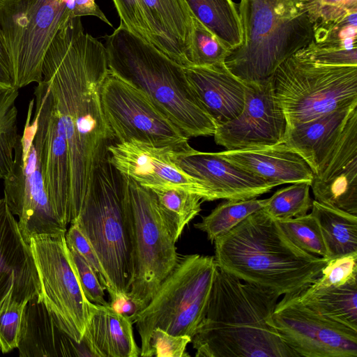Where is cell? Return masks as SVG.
<instances>
[{"label":"cell","mask_w":357,"mask_h":357,"mask_svg":"<svg viewBox=\"0 0 357 357\" xmlns=\"http://www.w3.org/2000/svg\"><path fill=\"white\" fill-rule=\"evenodd\" d=\"M109 73L105 45L70 18L50 43L42 63L46 84L67 140L70 164V223L80 211L93 172L115 142L101 102Z\"/></svg>","instance_id":"obj_1"},{"label":"cell","mask_w":357,"mask_h":357,"mask_svg":"<svg viewBox=\"0 0 357 357\" xmlns=\"http://www.w3.org/2000/svg\"><path fill=\"white\" fill-rule=\"evenodd\" d=\"M280 296L218 267L205 317L191 342L197 357H297L271 324Z\"/></svg>","instance_id":"obj_2"},{"label":"cell","mask_w":357,"mask_h":357,"mask_svg":"<svg viewBox=\"0 0 357 357\" xmlns=\"http://www.w3.org/2000/svg\"><path fill=\"white\" fill-rule=\"evenodd\" d=\"M213 243L220 269L280 296L310 285L329 260L297 247L262 209Z\"/></svg>","instance_id":"obj_3"},{"label":"cell","mask_w":357,"mask_h":357,"mask_svg":"<svg viewBox=\"0 0 357 357\" xmlns=\"http://www.w3.org/2000/svg\"><path fill=\"white\" fill-rule=\"evenodd\" d=\"M105 47L109 73L144 92L185 136H213L217 125L183 66L122 22L105 36Z\"/></svg>","instance_id":"obj_4"},{"label":"cell","mask_w":357,"mask_h":357,"mask_svg":"<svg viewBox=\"0 0 357 357\" xmlns=\"http://www.w3.org/2000/svg\"><path fill=\"white\" fill-rule=\"evenodd\" d=\"M316 0H240L243 40L225 61L245 83L270 78L288 57L314 40Z\"/></svg>","instance_id":"obj_5"},{"label":"cell","mask_w":357,"mask_h":357,"mask_svg":"<svg viewBox=\"0 0 357 357\" xmlns=\"http://www.w3.org/2000/svg\"><path fill=\"white\" fill-rule=\"evenodd\" d=\"M74 222L91 243L103 266L109 282L106 289L129 291L132 263L128 187L126 177L107 158L96 168Z\"/></svg>","instance_id":"obj_6"},{"label":"cell","mask_w":357,"mask_h":357,"mask_svg":"<svg viewBox=\"0 0 357 357\" xmlns=\"http://www.w3.org/2000/svg\"><path fill=\"white\" fill-rule=\"evenodd\" d=\"M287 128L357 104V66L317 61L301 49L271 76Z\"/></svg>","instance_id":"obj_7"},{"label":"cell","mask_w":357,"mask_h":357,"mask_svg":"<svg viewBox=\"0 0 357 357\" xmlns=\"http://www.w3.org/2000/svg\"><path fill=\"white\" fill-rule=\"evenodd\" d=\"M218 266L213 256L188 255L179 259L134 324L140 341V356L149 357L152 331L191 338L204 319Z\"/></svg>","instance_id":"obj_8"},{"label":"cell","mask_w":357,"mask_h":357,"mask_svg":"<svg viewBox=\"0 0 357 357\" xmlns=\"http://www.w3.org/2000/svg\"><path fill=\"white\" fill-rule=\"evenodd\" d=\"M75 0H0V30L11 59L15 86L42 79V63L57 31L73 17Z\"/></svg>","instance_id":"obj_9"},{"label":"cell","mask_w":357,"mask_h":357,"mask_svg":"<svg viewBox=\"0 0 357 357\" xmlns=\"http://www.w3.org/2000/svg\"><path fill=\"white\" fill-rule=\"evenodd\" d=\"M126 180L132 228V271L129 293L144 309L178 263L177 240L153 192L128 177Z\"/></svg>","instance_id":"obj_10"},{"label":"cell","mask_w":357,"mask_h":357,"mask_svg":"<svg viewBox=\"0 0 357 357\" xmlns=\"http://www.w3.org/2000/svg\"><path fill=\"white\" fill-rule=\"evenodd\" d=\"M34 101L28 107L24 128L19 135L10 170L3 180V199L24 240L33 236L66 234V225L57 215L47 194L40 148L35 140Z\"/></svg>","instance_id":"obj_11"},{"label":"cell","mask_w":357,"mask_h":357,"mask_svg":"<svg viewBox=\"0 0 357 357\" xmlns=\"http://www.w3.org/2000/svg\"><path fill=\"white\" fill-rule=\"evenodd\" d=\"M29 245L40 282V297L58 326L80 343L93 303L79 282L65 234L33 236Z\"/></svg>","instance_id":"obj_12"},{"label":"cell","mask_w":357,"mask_h":357,"mask_svg":"<svg viewBox=\"0 0 357 357\" xmlns=\"http://www.w3.org/2000/svg\"><path fill=\"white\" fill-rule=\"evenodd\" d=\"M101 102L115 142L136 141L156 147L188 142L144 92L109 71L102 85Z\"/></svg>","instance_id":"obj_13"},{"label":"cell","mask_w":357,"mask_h":357,"mask_svg":"<svg viewBox=\"0 0 357 357\" xmlns=\"http://www.w3.org/2000/svg\"><path fill=\"white\" fill-rule=\"evenodd\" d=\"M271 324L297 357L357 356V331L314 312L292 295L278 302Z\"/></svg>","instance_id":"obj_14"},{"label":"cell","mask_w":357,"mask_h":357,"mask_svg":"<svg viewBox=\"0 0 357 357\" xmlns=\"http://www.w3.org/2000/svg\"><path fill=\"white\" fill-rule=\"evenodd\" d=\"M245 85L243 109L233 119L217 126L213 135L215 143L226 150L283 143L287 122L275 95L271 77Z\"/></svg>","instance_id":"obj_15"},{"label":"cell","mask_w":357,"mask_h":357,"mask_svg":"<svg viewBox=\"0 0 357 357\" xmlns=\"http://www.w3.org/2000/svg\"><path fill=\"white\" fill-rule=\"evenodd\" d=\"M38 143L46 190L62 222L70 224V164L66 138L46 84L41 79L33 91Z\"/></svg>","instance_id":"obj_16"},{"label":"cell","mask_w":357,"mask_h":357,"mask_svg":"<svg viewBox=\"0 0 357 357\" xmlns=\"http://www.w3.org/2000/svg\"><path fill=\"white\" fill-rule=\"evenodd\" d=\"M173 148L156 147L136 141L114 142L107 147V159L122 175L145 188L183 190L199 195L203 202H209L208 191L203 185L173 162Z\"/></svg>","instance_id":"obj_17"},{"label":"cell","mask_w":357,"mask_h":357,"mask_svg":"<svg viewBox=\"0 0 357 357\" xmlns=\"http://www.w3.org/2000/svg\"><path fill=\"white\" fill-rule=\"evenodd\" d=\"M173 162L207 190L209 202L256 198L276 185L227 161L216 153L194 149L188 142L171 151Z\"/></svg>","instance_id":"obj_18"},{"label":"cell","mask_w":357,"mask_h":357,"mask_svg":"<svg viewBox=\"0 0 357 357\" xmlns=\"http://www.w3.org/2000/svg\"><path fill=\"white\" fill-rule=\"evenodd\" d=\"M310 187L317 202L357 215V107Z\"/></svg>","instance_id":"obj_19"},{"label":"cell","mask_w":357,"mask_h":357,"mask_svg":"<svg viewBox=\"0 0 357 357\" xmlns=\"http://www.w3.org/2000/svg\"><path fill=\"white\" fill-rule=\"evenodd\" d=\"M11 289L13 297L23 303L41 294L30 245L6 201L0 198V303Z\"/></svg>","instance_id":"obj_20"},{"label":"cell","mask_w":357,"mask_h":357,"mask_svg":"<svg viewBox=\"0 0 357 357\" xmlns=\"http://www.w3.org/2000/svg\"><path fill=\"white\" fill-rule=\"evenodd\" d=\"M216 154L269 183L307 182L314 174L305 160L284 142L271 146L225 150Z\"/></svg>","instance_id":"obj_21"},{"label":"cell","mask_w":357,"mask_h":357,"mask_svg":"<svg viewBox=\"0 0 357 357\" xmlns=\"http://www.w3.org/2000/svg\"><path fill=\"white\" fill-rule=\"evenodd\" d=\"M17 349L21 357L92 356L58 326L40 296L26 305Z\"/></svg>","instance_id":"obj_22"},{"label":"cell","mask_w":357,"mask_h":357,"mask_svg":"<svg viewBox=\"0 0 357 357\" xmlns=\"http://www.w3.org/2000/svg\"><path fill=\"white\" fill-rule=\"evenodd\" d=\"M183 68L190 85L217 126L242 112L245 83L231 73L225 63Z\"/></svg>","instance_id":"obj_23"},{"label":"cell","mask_w":357,"mask_h":357,"mask_svg":"<svg viewBox=\"0 0 357 357\" xmlns=\"http://www.w3.org/2000/svg\"><path fill=\"white\" fill-rule=\"evenodd\" d=\"M152 33L153 45L183 67L188 51L192 13L185 0H140Z\"/></svg>","instance_id":"obj_24"},{"label":"cell","mask_w":357,"mask_h":357,"mask_svg":"<svg viewBox=\"0 0 357 357\" xmlns=\"http://www.w3.org/2000/svg\"><path fill=\"white\" fill-rule=\"evenodd\" d=\"M357 104L340 108L317 119L287 128L284 143L307 163L314 175L320 169L343 132Z\"/></svg>","instance_id":"obj_25"},{"label":"cell","mask_w":357,"mask_h":357,"mask_svg":"<svg viewBox=\"0 0 357 357\" xmlns=\"http://www.w3.org/2000/svg\"><path fill=\"white\" fill-rule=\"evenodd\" d=\"M132 321L108 305L93 303L82 342L92 357H138Z\"/></svg>","instance_id":"obj_26"},{"label":"cell","mask_w":357,"mask_h":357,"mask_svg":"<svg viewBox=\"0 0 357 357\" xmlns=\"http://www.w3.org/2000/svg\"><path fill=\"white\" fill-rule=\"evenodd\" d=\"M291 295L314 312L357 331V278L338 285L311 284Z\"/></svg>","instance_id":"obj_27"},{"label":"cell","mask_w":357,"mask_h":357,"mask_svg":"<svg viewBox=\"0 0 357 357\" xmlns=\"http://www.w3.org/2000/svg\"><path fill=\"white\" fill-rule=\"evenodd\" d=\"M310 213L319 223L328 259L357 252L356 215L316 200Z\"/></svg>","instance_id":"obj_28"},{"label":"cell","mask_w":357,"mask_h":357,"mask_svg":"<svg viewBox=\"0 0 357 357\" xmlns=\"http://www.w3.org/2000/svg\"><path fill=\"white\" fill-rule=\"evenodd\" d=\"M192 15L231 51L243 40L237 6L232 0H185Z\"/></svg>","instance_id":"obj_29"},{"label":"cell","mask_w":357,"mask_h":357,"mask_svg":"<svg viewBox=\"0 0 357 357\" xmlns=\"http://www.w3.org/2000/svg\"><path fill=\"white\" fill-rule=\"evenodd\" d=\"M267 199L256 198L245 200H227L218 204L201 222L195 224L196 229L206 234L208 239L214 241L236 227L252 213L262 209Z\"/></svg>","instance_id":"obj_30"},{"label":"cell","mask_w":357,"mask_h":357,"mask_svg":"<svg viewBox=\"0 0 357 357\" xmlns=\"http://www.w3.org/2000/svg\"><path fill=\"white\" fill-rule=\"evenodd\" d=\"M176 240L185 227L201 211L202 199L180 189L151 190Z\"/></svg>","instance_id":"obj_31"},{"label":"cell","mask_w":357,"mask_h":357,"mask_svg":"<svg viewBox=\"0 0 357 357\" xmlns=\"http://www.w3.org/2000/svg\"><path fill=\"white\" fill-rule=\"evenodd\" d=\"M18 91L17 89L0 91V180L10 170L19 136L16 107Z\"/></svg>","instance_id":"obj_32"},{"label":"cell","mask_w":357,"mask_h":357,"mask_svg":"<svg viewBox=\"0 0 357 357\" xmlns=\"http://www.w3.org/2000/svg\"><path fill=\"white\" fill-rule=\"evenodd\" d=\"M230 52L231 50L215 33L192 15L188 51V66L222 63Z\"/></svg>","instance_id":"obj_33"},{"label":"cell","mask_w":357,"mask_h":357,"mask_svg":"<svg viewBox=\"0 0 357 357\" xmlns=\"http://www.w3.org/2000/svg\"><path fill=\"white\" fill-rule=\"evenodd\" d=\"M310 188L309 183L301 182L281 188L267 199L262 210L276 220L305 215L312 206Z\"/></svg>","instance_id":"obj_34"},{"label":"cell","mask_w":357,"mask_h":357,"mask_svg":"<svg viewBox=\"0 0 357 357\" xmlns=\"http://www.w3.org/2000/svg\"><path fill=\"white\" fill-rule=\"evenodd\" d=\"M286 236L301 250L327 259V250L319 223L311 214L277 220Z\"/></svg>","instance_id":"obj_35"},{"label":"cell","mask_w":357,"mask_h":357,"mask_svg":"<svg viewBox=\"0 0 357 357\" xmlns=\"http://www.w3.org/2000/svg\"><path fill=\"white\" fill-rule=\"evenodd\" d=\"M354 13H357V0H316L313 41H324L336 26Z\"/></svg>","instance_id":"obj_36"},{"label":"cell","mask_w":357,"mask_h":357,"mask_svg":"<svg viewBox=\"0 0 357 357\" xmlns=\"http://www.w3.org/2000/svg\"><path fill=\"white\" fill-rule=\"evenodd\" d=\"M11 289L0 303V351L8 353L17 348L26 303L13 297Z\"/></svg>","instance_id":"obj_37"},{"label":"cell","mask_w":357,"mask_h":357,"mask_svg":"<svg viewBox=\"0 0 357 357\" xmlns=\"http://www.w3.org/2000/svg\"><path fill=\"white\" fill-rule=\"evenodd\" d=\"M68 250L71 262L86 298L97 305H108L109 302L105 298V288L96 273L76 251Z\"/></svg>","instance_id":"obj_38"},{"label":"cell","mask_w":357,"mask_h":357,"mask_svg":"<svg viewBox=\"0 0 357 357\" xmlns=\"http://www.w3.org/2000/svg\"><path fill=\"white\" fill-rule=\"evenodd\" d=\"M357 278V252L329 259L312 284L317 287L338 285Z\"/></svg>","instance_id":"obj_39"},{"label":"cell","mask_w":357,"mask_h":357,"mask_svg":"<svg viewBox=\"0 0 357 357\" xmlns=\"http://www.w3.org/2000/svg\"><path fill=\"white\" fill-rule=\"evenodd\" d=\"M191 341L190 336L173 335L155 328L150 337L149 357H188L186 348Z\"/></svg>","instance_id":"obj_40"},{"label":"cell","mask_w":357,"mask_h":357,"mask_svg":"<svg viewBox=\"0 0 357 357\" xmlns=\"http://www.w3.org/2000/svg\"><path fill=\"white\" fill-rule=\"evenodd\" d=\"M70 225L65 234L68 248L76 251L91 266L106 289L109 287L108 279L95 250L77 223L74 222Z\"/></svg>","instance_id":"obj_41"},{"label":"cell","mask_w":357,"mask_h":357,"mask_svg":"<svg viewBox=\"0 0 357 357\" xmlns=\"http://www.w3.org/2000/svg\"><path fill=\"white\" fill-rule=\"evenodd\" d=\"M122 22L130 30L153 44L152 33L140 0H112Z\"/></svg>","instance_id":"obj_42"},{"label":"cell","mask_w":357,"mask_h":357,"mask_svg":"<svg viewBox=\"0 0 357 357\" xmlns=\"http://www.w3.org/2000/svg\"><path fill=\"white\" fill-rule=\"evenodd\" d=\"M109 295V306L116 313L129 318L134 324L135 317L143 310L129 291L106 289Z\"/></svg>","instance_id":"obj_43"},{"label":"cell","mask_w":357,"mask_h":357,"mask_svg":"<svg viewBox=\"0 0 357 357\" xmlns=\"http://www.w3.org/2000/svg\"><path fill=\"white\" fill-rule=\"evenodd\" d=\"M91 15L98 17L110 26L112 24L100 10L95 0H75L73 17Z\"/></svg>","instance_id":"obj_44"}]
</instances>
